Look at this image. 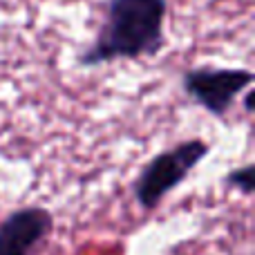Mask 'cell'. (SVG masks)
Returning a JSON list of instances; mask_svg holds the SVG:
<instances>
[{"label": "cell", "mask_w": 255, "mask_h": 255, "mask_svg": "<svg viewBox=\"0 0 255 255\" xmlns=\"http://www.w3.org/2000/svg\"><path fill=\"white\" fill-rule=\"evenodd\" d=\"M54 231V215L43 206H27L0 222V255H31Z\"/></svg>", "instance_id": "277c9868"}, {"label": "cell", "mask_w": 255, "mask_h": 255, "mask_svg": "<svg viewBox=\"0 0 255 255\" xmlns=\"http://www.w3.org/2000/svg\"><path fill=\"white\" fill-rule=\"evenodd\" d=\"M208 152H211V145L206 141L188 139L152 157L132 186L139 206L143 211H154L157 206H161L166 195H170L177 186L184 184L190 172L208 157Z\"/></svg>", "instance_id": "7a4b0ae2"}, {"label": "cell", "mask_w": 255, "mask_h": 255, "mask_svg": "<svg viewBox=\"0 0 255 255\" xmlns=\"http://www.w3.org/2000/svg\"><path fill=\"white\" fill-rule=\"evenodd\" d=\"M253 79L247 67H193L181 74V88L211 117L224 119L240 92L253 85Z\"/></svg>", "instance_id": "3957f363"}, {"label": "cell", "mask_w": 255, "mask_h": 255, "mask_svg": "<svg viewBox=\"0 0 255 255\" xmlns=\"http://www.w3.org/2000/svg\"><path fill=\"white\" fill-rule=\"evenodd\" d=\"M226 188H233L242 195H253L255 190V166L253 163H247L242 168H235L226 175Z\"/></svg>", "instance_id": "5b68a950"}, {"label": "cell", "mask_w": 255, "mask_h": 255, "mask_svg": "<svg viewBox=\"0 0 255 255\" xmlns=\"http://www.w3.org/2000/svg\"><path fill=\"white\" fill-rule=\"evenodd\" d=\"M168 0H108L103 22L90 47L79 54L81 67L154 56L163 47Z\"/></svg>", "instance_id": "6da1fadb"}, {"label": "cell", "mask_w": 255, "mask_h": 255, "mask_svg": "<svg viewBox=\"0 0 255 255\" xmlns=\"http://www.w3.org/2000/svg\"><path fill=\"white\" fill-rule=\"evenodd\" d=\"M244 110H247L249 115L253 112V92H247V94H244Z\"/></svg>", "instance_id": "8992f818"}]
</instances>
